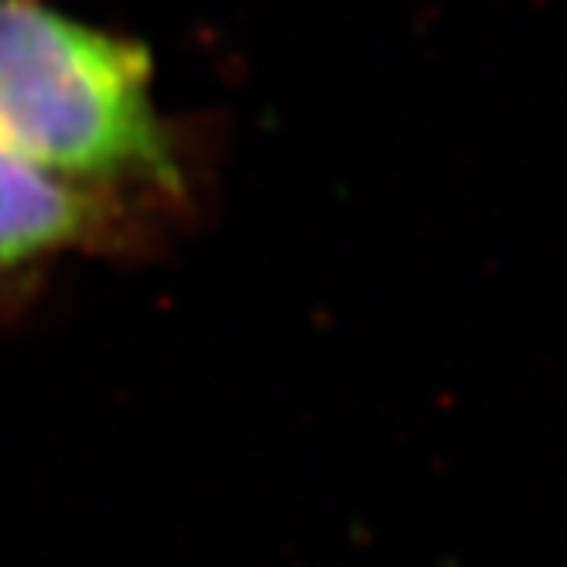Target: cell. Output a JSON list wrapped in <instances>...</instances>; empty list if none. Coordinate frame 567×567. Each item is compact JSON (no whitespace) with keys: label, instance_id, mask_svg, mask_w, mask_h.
Returning a JSON list of instances; mask_svg holds the SVG:
<instances>
[{"label":"cell","instance_id":"cell-2","mask_svg":"<svg viewBox=\"0 0 567 567\" xmlns=\"http://www.w3.org/2000/svg\"><path fill=\"white\" fill-rule=\"evenodd\" d=\"M172 216L79 185L0 147V295L21 298L72 257H137Z\"/></svg>","mask_w":567,"mask_h":567},{"label":"cell","instance_id":"cell-1","mask_svg":"<svg viewBox=\"0 0 567 567\" xmlns=\"http://www.w3.org/2000/svg\"><path fill=\"white\" fill-rule=\"evenodd\" d=\"M0 147L172 219L192 209L198 154L157 106L151 52L45 0H0Z\"/></svg>","mask_w":567,"mask_h":567}]
</instances>
